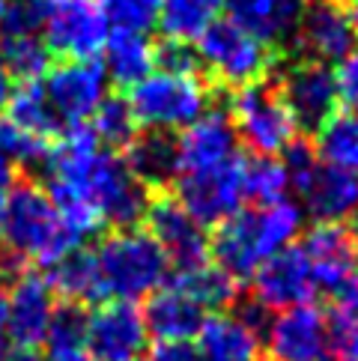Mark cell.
<instances>
[{"label":"cell","instance_id":"6da1fadb","mask_svg":"<svg viewBox=\"0 0 358 361\" xmlns=\"http://www.w3.org/2000/svg\"><path fill=\"white\" fill-rule=\"evenodd\" d=\"M42 176L45 185L84 197L105 227L129 230L147 215L149 191L129 173L123 156L99 144L90 126H72L51 144Z\"/></svg>","mask_w":358,"mask_h":361},{"label":"cell","instance_id":"7a4b0ae2","mask_svg":"<svg viewBox=\"0 0 358 361\" xmlns=\"http://www.w3.org/2000/svg\"><path fill=\"white\" fill-rule=\"evenodd\" d=\"M302 224L304 212L292 200H278L268 206H257L251 212H236L227 221L215 224V233L209 236V257L221 272L242 283L272 254L292 245V239L302 233Z\"/></svg>","mask_w":358,"mask_h":361},{"label":"cell","instance_id":"3957f363","mask_svg":"<svg viewBox=\"0 0 358 361\" xmlns=\"http://www.w3.org/2000/svg\"><path fill=\"white\" fill-rule=\"evenodd\" d=\"M0 233H4L6 251H12L27 266L36 263L42 269L66 251L81 248L60 227L54 203L36 176H24L12 183L9 195L0 203Z\"/></svg>","mask_w":358,"mask_h":361},{"label":"cell","instance_id":"277c9868","mask_svg":"<svg viewBox=\"0 0 358 361\" xmlns=\"http://www.w3.org/2000/svg\"><path fill=\"white\" fill-rule=\"evenodd\" d=\"M105 299L137 302L168 281V257L147 230H113L93 251Z\"/></svg>","mask_w":358,"mask_h":361},{"label":"cell","instance_id":"5b68a950","mask_svg":"<svg viewBox=\"0 0 358 361\" xmlns=\"http://www.w3.org/2000/svg\"><path fill=\"white\" fill-rule=\"evenodd\" d=\"M197 54L203 63V75L212 87L239 90L254 81H263L284 63V54L254 39L251 33L236 27L233 21H212L197 36Z\"/></svg>","mask_w":358,"mask_h":361},{"label":"cell","instance_id":"8992f818","mask_svg":"<svg viewBox=\"0 0 358 361\" xmlns=\"http://www.w3.org/2000/svg\"><path fill=\"white\" fill-rule=\"evenodd\" d=\"M212 105V84L203 75H147L129 90V108L144 128H185Z\"/></svg>","mask_w":358,"mask_h":361},{"label":"cell","instance_id":"52a82bcc","mask_svg":"<svg viewBox=\"0 0 358 361\" xmlns=\"http://www.w3.org/2000/svg\"><path fill=\"white\" fill-rule=\"evenodd\" d=\"M227 114L236 128V137L254 156L272 159L278 152H284V147L296 137V126H292L290 111L280 99L275 75L233 90V96L227 102Z\"/></svg>","mask_w":358,"mask_h":361},{"label":"cell","instance_id":"ba28073f","mask_svg":"<svg viewBox=\"0 0 358 361\" xmlns=\"http://www.w3.org/2000/svg\"><path fill=\"white\" fill-rule=\"evenodd\" d=\"M275 81L292 117V126L304 137L316 135L323 123L338 111L335 72L328 69V63L287 57V63L275 69Z\"/></svg>","mask_w":358,"mask_h":361},{"label":"cell","instance_id":"9c48e42d","mask_svg":"<svg viewBox=\"0 0 358 361\" xmlns=\"http://www.w3.org/2000/svg\"><path fill=\"white\" fill-rule=\"evenodd\" d=\"M108 39V21L99 0H45L42 42L63 60L96 57Z\"/></svg>","mask_w":358,"mask_h":361},{"label":"cell","instance_id":"30bf717a","mask_svg":"<svg viewBox=\"0 0 358 361\" xmlns=\"http://www.w3.org/2000/svg\"><path fill=\"white\" fill-rule=\"evenodd\" d=\"M147 233L156 239L161 254L173 263V272H188L209 263V233L195 215L168 191L147 206Z\"/></svg>","mask_w":358,"mask_h":361},{"label":"cell","instance_id":"8fae6325","mask_svg":"<svg viewBox=\"0 0 358 361\" xmlns=\"http://www.w3.org/2000/svg\"><path fill=\"white\" fill-rule=\"evenodd\" d=\"M42 90L51 102V108L60 117L63 128L84 126L99 102L108 96V75L105 66L90 60H60L57 66L48 69V78L42 81Z\"/></svg>","mask_w":358,"mask_h":361},{"label":"cell","instance_id":"7c38bea8","mask_svg":"<svg viewBox=\"0 0 358 361\" xmlns=\"http://www.w3.org/2000/svg\"><path fill=\"white\" fill-rule=\"evenodd\" d=\"M242 156L212 171L179 173L173 183V197L195 215L203 227H215L239 212L242 200Z\"/></svg>","mask_w":358,"mask_h":361},{"label":"cell","instance_id":"4fadbf2b","mask_svg":"<svg viewBox=\"0 0 358 361\" xmlns=\"http://www.w3.org/2000/svg\"><path fill=\"white\" fill-rule=\"evenodd\" d=\"M314 272L316 290L335 299L358 283V239L343 224H316L299 245Z\"/></svg>","mask_w":358,"mask_h":361},{"label":"cell","instance_id":"5bb4252c","mask_svg":"<svg viewBox=\"0 0 358 361\" xmlns=\"http://www.w3.org/2000/svg\"><path fill=\"white\" fill-rule=\"evenodd\" d=\"M6 311H4V331L12 346L24 353H36L45 343V331L54 311V290L42 272H24L9 281Z\"/></svg>","mask_w":358,"mask_h":361},{"label":"cell","instance_id":"9a60e30c","mask_svg":"<svg viewBox=\"0 0 358 361\" xmlns=\"http://www.w3.org/2000/svg\"><path fill=\"white\" fill-rule=\"evenodd\" d=\"M355 51V30L340 0H316L302 9L290 57L335 63Z\"/></svg>","mask_w":358,"mask_h":361},{"label":"cell","instance_id":"2e32d148","mask_svg":"<svg viewBox=\"0 0 358 361\" xmlns=\"http://www.w3.org/2000/svg\"><path fill=\"white\" fill-rule=\"evenodd\" d=\"M147 322L135 302H105L87 322V353L96 361H132L147 346Z\"/></svg>","mask_w":358,"mask_h":361},{"label":"cell","instance_id":"e0dca14e","mask_svg":"<svg viewBox=\"0 0 358 361\" xmlns=\"http://www.w3.org/2000/svg\"><path fill=\"white\" fill-rule=\"evenodd\" d=\"M251 278V299L266 305L268 311H287V307L304 305L316 293L311 263L299 245H287V248L272 254Z\"/></svg>","mask_w":358,"mask_h":361},{"label":"cell","instance_id":"ac0fdd59","mask_svg":"<svg viewBox=\"0 0 358 361\" xmlns=\"http://www.w3.org/2000/svg\"><path fill=\"white\" fill-rule=\"evenodd\" d=\"M176 152L179 173H200L233 161L239 156V137L227 108L209 105L195 123L185 126L176 137Z\"/></svg>","mask_w":358,"mask_h":361},{"label":"cell","instance_id":"d6986e66","mask_svg":"<svg viewBox=\"0 0 358 361\" xmlns=\"http://www.w3.org/2000/svg\"><path fill=\"white\" fill-rule=\"evenodd\" d=\"M266 350L272 361H316L328 353L326 314L311 302L287 307L272 319L266 334Z\"/></svg>","mask_w":358,"mask_h":361},{"label":"cell","instance_id":"ffe728a7","mask_svg":"<svg viewBox=\"0 0 358 361\" xmlns=\"http://www.w3.org/2000/svg\"><path fill=\"white\" fill-rule=\"evenodd\" d=\"M230 21L254 39L290 57L302 6L296 0H224Z\"/></svg>","mask_w":358,"mask_h":361},{"label":"cell","instance_id":"44dd1931","mask_svg":"<svg viewBox=\"0 0 358 361\" xmlns=\"http://www.w3.org/2000/svg\"><path fill=\"white\" fill-rule=\"evenodd\" d=\"M129 173L137 179L147 191L164 195L173 188L179 176V152H176V137L161 128H144L132 137L123 156Z\"/></svg>","mask_w":358,"mask_h":361},{"label":"cell","instance_id":"7402d4cb","mask_svg":"<svg viewBox=\"0 0 358 361\" xmlns=\"http://www.w3.org/2000/svg\"><path fill=\"white\" fill-rule=\"evenodd\" d=\"M299 195L316 224H340L358 212V173L319 164Z\"/></svg>","mask_w":358,"mask_h":361},{"label":"cell","instance_id":"603a6c76","mask_svg":"<svg viewBox=\"0 0 358 361\" xmlns=\"http://www.w3.org/2000/svg\"><path fill=\"white\" fill-rule=\"evenodd\" d=\"M140 314L147 322V334H156L161 343L197 338L203 319H206L203 307L195 299H188L185 293L171 287V283H164L161 290L152 293Z\"/></svg>","mask_w":358,"mask_h":361},{"label":"cell","instance_id":"cb8c5ba5","mask_svg":"<svg viewBox=\"0 0 358 361\" xmlns=\"http://www.w3.org/2000/svg\"><path fill=\"white\" fill-rule=\"evenodd\" d=\"M197 353L200 361H260L263 343L257 341L245 322L233 314L206 317L197 331Z\"/></svg>","mask_w":358,"mask_h":361},{"label":"cell","instance_id":"d4e9b609","mask_svg":"<svg viewBox=\"0 0 358 361\" xmlns=\"http://www.w3.org/2000/svg\"><path fill=\"white\" fill-rule=\"evenodd\" d=\"M45 281L51 283V290L63 295V299H72V302H81V305L105 299L96 257L90 248H84V245L66 251L51 266H45Z\"/></svg>","mask_w":358,"mask_h":361},{"label":"cell","instance_id":"484cf974","mask_svg":"<svg viewBox=\"0 0 358 361\" xmlns=\"http://www.w3.org/2000/svg\"><path fill=\"white\" fill-rule=\"evenodd\" d=\"M101 54H105L101 66H105L108 81L123 90H132L152 72V42L147 39V33L113 30L101 45Z\"/></svg>","mask_w":358,"mask_h":361},{"label":"cell","instance_id":"4316f807","mask_svg":"<svg viewBox=\"0 0 358 361\" xmlns=\"http://www.w3.org/2000/svg\"><path fill=\"white\" fill-rule=\"evenodd\" d=\"M9 108V123H16L24 132H30L36 137H45V140H57L66 128H63L60 117L51 108V102L42 90V81H21L12 96L6 102Z\"/></svg>","mask_w":358,"mask_h":361},{"label":"cell","instance_id":"83f0119b","mask_svg":"<svg viewBox=\"0 0 358 361\" xmlns=\"http://www.w3.org/2000/svg\"><path fill=\"white\" fill-rule=\"evenodd\" d=\"M164 283H171L179 293H185L188 299H195L203 311L206 307H212V311L230 307L239 299V287H242L239 281L221 272L215 263H203L197 269H188V272H173Z\"/></svg>","mask_w":358,"mask_h":361},{"label":"cell","instance_id":"f1b7e54d","mask_svg":"<svg viewBox=\"0 0 358 361\" xmlns=\"http://www.w3.org/2000/svg\"><path fill=\"white\" fill-rule=\"evenodd\" d=\"M316 156L328 167L358 173V111H335L316 132Z\"/></svg>","mask_w":358,"mask_h":361},{"label":"cell","instance_id":"f546056e","mask_svg":"<svg viewBox=\"0 0 358 361\" xmlns=\"http://www.w3.org/2000/svg\"><path fill=\"white\" fill-rule=\"evenodd\" d=\"M224 0H161L159 9V27L168 39L191 42L218 21V12Z\"/></svg>","mask_w":358,"mask_h":361},{"label":"cell","instance_id":"4dcf8cb0","mask_svg":"<svg viewBox=\"0 0 358 361\" xmlns=\"http://www.w3.org/2000/svg\"><path fill=\"white\" fill-rule=\"evenodd\" d=\"M87 322H90V311L81 302L63 299L60 305H54L48 331H45V343H42L48 358L87 350Z\"/></svg>","mask_w":358,"mask_h":361},{"label":"cell","instance_id":"1f68e13d","mask_svg":"<svg viewBox=\"0 0 358 361\" xmlns=\"http://www.w3.org/2000/svg\"><path fill=\"white\" fill-rule=\"evenodd\" d=\"M90 132L105 149H125L137 135V120L125 96H105L90 117Z\"/></svg>","mask_w":358,"mask_h":361},{"label":"cell","instance_id":"d6a6232c","mask_svg":"<svg viewBox=\"0 0 358 361\" xmlns=\"http://www.w3.org/2000/svg\"><path fill=\"white\" fill-rule=\"evenodd\" d=\"M287 188H290V179L280 161L268 156H254L242 161V195H245V200L257 206H268V203L287 200Z\"/></svg>","mask_w":358,"mask_h":361},{"label":"cell","instance_id":"836d02e7","mask_svg":"<svg viewBox=\"0 0 358 361\" xmlns=\"http://www.w3.org/2000/svg\"><path fill=\"white\" fill-rule=\"evenodd\" d=\"M0 54L9 75L18 81H39V75L48 72L51 51L45 48L39 33H18V36H0Z\"/></svg>","mask_w":358,"mask_h":361},{"label":"cell","instance_id":"e575fe53","mask_svg":"<svg viewBox=\"0 0 358 361\" xmlns=\"http://www.w3.org/2000/svg\"><path fill=\"white\" fill-rule=\"evenodd\" d=\"M54 140H45V137H36L30 132H24L16 123L9 120H0V149L9 156V161L16 167H24L30 176L39 173L45 161H48V152Z\"/></svg>","mask_w":358,"mask_h":361},{"label":"cell","instance_id":"d590c367","mask_svg":"<svg viewBox=\"0 0 358 361\" xmlns=\"http://www.w3.org/2000/svg\"><path fill=\"white\" fill-rule=\"evenodd\" d=\"M99 6L105 12V21L117 30L147 33L159 21L161 0H99Z\"/></svg>","mask_w":358,"mask_h":361},{"label":"cell","instance_id":"8d00e7d4","mask_svg":"<svg viewBox=\"0 0 358 361\" xmlns=\"http://www.w3.org/2000/svg\"><path fill=\"white\" fill-rule=\"evenodd\" d=\"M152 66H159V72L168 75H203L197 48H191V42L183 39H168V36L152 45Z\"/></svg>","mask_w":358,"mask_h":361},{"label":"cell","instance_id":"74e56055","mask_svg":"<svg viewBox=\"0 0 358 361\" xmlns=\"http://www.w3.org/2000/svg\"><path fill=\"white\" fill-rule=\"evenodd\" d=\"M45 0H0V36L39 33Z\"/></svg>","mask_w":358,"mask_h":361},{"label":"cell","instance_id":"f35d334b","mask_svg":"<svg viewBox=\"0 0 358 361\" xmlns=\"http://www.w3.org/2000/svg\"><path fill=\"white\" fill-rule=\"evenodd\" d=\"M284 171H287V179L290 185L302 191L308 185V179L314 176V171L319 167V156H316V147L311 144L308 137H292L290 144L284 147Z\"/></svg>","mask_w":358,"mask_h":361},{"label":"cell","instance_id":"ab89813d","mask_svg":"<svg viewBox=\"0 0 358 361\" xmlns=\"http://www.w3.org/2000/svg\"><path fill=\"white\" fill-rule=\"evenodd\" d=\"M335 87L340 105L347 111H358V51H350L343 60H338Z\"/></svg>","mask_w":358,"mask_h":361},{"label":"cell","instance_id":"60d3db41","mask_svg":"<svg viewBox=\"0 0 358 361\" xmlns=\"http://www.w3.org/2000/svg\"><path fill=\"white\" fill-rule=\"evenodd\" d=\"M152 361H200V353L188 341H171L152 350Z\"/></svg>","mask_w":358,"mask_h":361},{"label":"cell","instance_id":"b9f144b4","mask_svg":"<svg viewBox=\"0 0 358 361\" xmlns=\"http://www.w3.org/2000/svg\"><path fill=\"white\" fill-rule=\"evenodd\" d=\"M0 361H36V353H24L18 346H12L6 331H4V322H0Z\"/></svg>","mask_w":358,"mask_h":361},{"label":"cell","instance_id":"7bdbcfd3","mask_svg":"<svg viewBox=\"0 0 358 361\" xmlns=\"http://www.w3.org/2000/svg\"><path fill=\"white\" fill-rule=\"evenodd\" d=\"M12 183H16V164H12L6 152L0 149V203H4V197L9 195Z\"/></svg>","mask_w":358,"mask_h":361},{"label":"cell","instance_id":"ee69618b","mask_svg":"<svg viewBox=\"0 0 358 361\" xmlns=\"http://www.w3.org/2000/svg\"><path fill=\"white\" fill-rule=\"evenodd\" d=\"M9 96H12V75L6 69V63H4V54H0V111L6 108Z\"/></svg>","mask_w":358,"mask_h":361},{"label":"cell","instance_id":"f6af8a7d","mask_svg":"<svg viewBox=\"0 0 358 361\" xmlns=\"http://www.w3.org/2000/svg\"><path fill=\"white\" fill-rule=\"evenodd\" d=\"M48 361H96L93 355H90L87 350H75V353H63V355H54Z\"/></svg>","mask_w":358,"mask_h":361},{"label":"cell","instance_id":"bcb514c9","mask_svg":"<svg viewBox=\"0 0 358 361\" xmlns=\"http://www.w3.org/2000/svg\"><path fill=\"white\" fill-rule=\"evenodd\" d=\"M347 16H350V21H352V30H355V39H358V0H350Z\"/></svg>","mask_w":358,"mask_h":361},{"label":"cell","instance_id":"7dc6e473","mask_svg":"<svg viewBox=\"0 0 358 361\" xmlns=\"http://www.w3.org/2000/svg\"><path fill=\"white\" fill-rule=\"evenodd\" d=\"M4 311H6V283H0V322H4Z\"/></svg>","mask_w":358,"mask_h":361},{"label":"cell","instance_id":"c3c4849f","mask_svg":"<svg viewBox=\"0 0 358 361\" xmlns=\"http://www.w3.org/2000/svg\"><path fill=\"white\" fill-rule=\"evenodd\" d=\"M316 361H338V358H335V355H331V353H326L323 358H316Z\"/></svg>","mask_w":358,"mask_h":361},{"label":"cell","instance_id":"681fc988","mask_svg":"<svg viewBox=\"0 0 358 361\" xmlns=\"http://www.w3.org/2000/svg\"><path fill=\"white\" fill-rule=\"evenodd\" d=\"M352 233H355V239H358V212H355V230H352Z\"/></svg>","mask_w":358,"mask_h":361},{"label":"cell","instance_id":"f907efd6","mask_svg":"<svg viewBox=\"0 0 358 361\" xmlns=\"http://www.w3.org/2000/svg\"><path fill=\"white\" fill-rule=\"evenodd\" d=\"M296 4L302 6V4H316V0H296Z\"/></svg>","mask_w":358,"mask_h":361},{"label":"cell","instance_id":"816d5d0a","mask_svg":"<svg viewBox=\"0 0 358 361\" xmlns=\"http://www.w3.org/2000/svg\"><path fill=\"white\" fill-rule=\"evenodd\" d=\"M0 245H4V233H0Z\"/></svg>","mask_w":358,"mask_h":361},{"label":"cell","instance_id":"f5cc1de1","mask_svg":"<svg viewBox=\"0 0 358 361\" xmlns=\"http://www.w3.org/2000/svg\"><path fill=\"white\" fill-rule=\"evenodd\" d=\"M132 361H140V358H132Z\"/></svg>","mask_w":358,"mask_h":361}]
</instances>
